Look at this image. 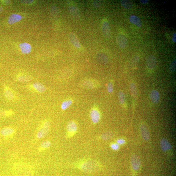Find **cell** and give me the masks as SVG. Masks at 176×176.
Returning a JSON list of instances; mask_svg holds the SVG:
<instances>
[{"mask_svg": "<svg viewBox=\"0 0 176 176\" xmlns=\"http://www.w3.org/2000/svg\"><path fill=\"white\" fill-rule=\"evenodd\" d=\"M67 136L68 137H73L77 131V126L75 121H71L67 124Z\"/></svg>", "mask_w": 176, "mask_h": 176, "instance_id": "obj_6", "label": "cell"}, {"mask_svg": "<svg viewBox=\"0 0 176 176\" xmlns=\"http://www.w3.org/2000/svg\"><path fill=\"white\" fill-rule=\"evenodd\" d=\"M33 1H21L22 3L24 4H30L33 3Z\"/></svg>", "mask_w": 176, "mask_h": 176, "instance_id": "obj_36", "label": "cell"}, {"mask_svg": "<svg viewBox=\"0 0 176 176\" xmlns=\"http://www.w3.org/2000/svg\"><path fill=\"white\" fill-rule=\"evenodd\" d=\"M33 87L38 92L42 93L45 91L46 87L41 83H35L33 84Z\"/></svg>", "mask_w": 176, "mask_h": 176, "instance_id": "obj_22", "label": "cell"}, {"mask_svg": "<svg viewBox=\"0 0 176 176\" xmlns=\"http://www.w3.org/2000/svg\"><path fill=\"white\" fill-rule=\"evenodd\" d=\"M4 95L5 98L9 100H12L15 98V94L9 88L6 87L4 91Z\"/></svg>", "mask_w": 176, "mask_h": 176, "instance_id": "obj_21", "label": "cell"}, {"mask_svg": "<svg viewBox=\"0 0 176 176\" xmlns=\"http://www.w3.org/2000/svg\"><path fill=\"white\" fill-rule=\"evenodd\" d=\"M129 21L131 23L139 27L142 25L141 20L139 18L134 15H131L129 17Z\"/></svg>", "mask_w": 176, "mask_h": 176, "instance_id": "obj_18", "label": "cell"}, {"mask_svg": "<svg viewBox=\"0 0 176 176\" xmlns=\"http://www.w3.org/2000/svg\"><path fill=\"white\" fill-rule=\"evenodd\" d=\"M120 2L122 6L124 8L127 9H131L133 7V4L132 2L130 1L122 0Z\"/></svg>", "mask_w": 176, "mask_h": 176, "instance_id": "obj_25", "label": "cell"}, {"mask_svg": "<svg viewBox=\"0 0 176 176\" xmlns=\"http://www.w3.org/2000/svg\"><path fill=\"white\" fill-rule=\"evenodd\" d=\"M140 3L143 4H147L149 2L148 0H140Z\"/></svg>", "mask_w": 176, "mask_h": 176, "instance_id": "obj_37", "label": "cell"}, {"mask_svg": "<svg viewBox=\"0 0 176 176\" xmlns=\"http://www.w3.org/2000/svg\"><path fill=\"white\" fill-rule=\"evenodd\" d=\"M111 134L109 133H106L101 135V138L104 140H107L110 138L111 136Z\"/></svg>", "mask_w": 176, "mask_h": 176, "instance_id": "obj_32", "label": "cell"}, {"mask_svg": "<svg viewBox=\"0 0 176 176\" xmlns=\"http://www.w3.org/2000/svg\"><path fill=\"white\" fill-rule=\"evenodd\" d=\"M176 59L173 60L169 66V69L171 72H174L175 71L176 68Z\"/></svg>", "mask_w": 176, "mask_h": 176, "instance_id": "obj_31", "label": "cell"}, {"mask_svg": "<svg viewBox=\"0 0 176 176\" xmlns=\"http://www.w3.org/2000/svg\"><path fill=\"white\" fill-rule=\"evenodd\" d=\"M150 97L151 101L154 104L157 103L160 100L159 94L156 90H153L151 92Z\"/></svg>", "mask_w": 176, "mask_h": 176, "instance_id": "obj_16", "label": "cell"}, {"mask_svg": "<svg viewBox=\"0 0 176 176\" xmlns=\"http://www.w3.org/2000/svg\"><path fill=\"white\" fill-rule=\"evenodd\" d=\"M107 89L108 92L109 93H112L114 90L113 83L112 81H110L107 83Z\"/></svg>", "mask_w": 176, "mask_h": 176, "instance_id": "obj_30", "label": "cell"}, {"mask_svg": "<svg viewBox=\"0 0 176 176\" xmlns=\"http://www.w3.org/2000/svg\"><path fill=\"white\" fill-rule=\"evenodd\" d=\"M15 176H33V171L28 165L22 162L16 163L13 167Z\"/></svg>", "mask_w": 176, "mask_h": 176, "instance_id": "obj_1", "label": "cell"}, {"mask_svg": "<svg viewBox=\"0 0 176 176\" xmlns=\"http://www.w3.org/2000/svg\"><path fill=\"white\" fill-rule=\"evenodd\" d=\"M96 58L99 62L103 64H106L108 62L107 56L105 54L99 53L97 54Z\"/></svg>", "mask_w": 176, "mask_h": 176, "instance_id": "obj_20", "label": "cell"}, {"mask_svg": "<svg viewBox=\"0 0 176 176\" xmlns=\"http://www.w3.org/2000/svg\"><path fill=\"white\" fill-rule=\"evenodd\" d=\"M30 78L28 76L25 75L19 76L18 78V80L19 82L22 83H26L30 81Z\"/></svg>", "mask_w": 176, "mask_h": 176, "instance_id": "obj_29", "label": "cell"}, {"mask_svg": "<svg viewBox=\"0 0 176 176\" xmlns=\"http://www.w3.org/2000/svg\"><path fill=\"white\" fill-rule=\"evenodd\" d=\"M81 86L87 89H92L98 88L100 85L98 81L91 79L83 80L80 83Z\"/></svg>", "mask_w": 176, "mask_h": 176, "instance_id": "obj_3", "label": "cell"}, {"mask_svg": "<svg viewBox=\"0 0 176 176\" xmlns=\"http://www.w3.org/2000/svg\"><path fill=\"white\" fill-rule=\"evenodd\" d=\"M93 5L94 7L97 8L100 7L101 5V3L100 1H94Z\"/></svg>", "mask_w": 176, "mask_h": 176, "instance_id": "obj_35", "label": "cell"}, {"mask_svg": "<svg viewBox=\"0 0 176 176\" xmlns=\"http://www.w3.org/2000/svg\"><path fill=\"white\" fill-rule=\"evenodd\" d=\"M140 130L142 136L144 140L148 141L150 139V134L147 126L145 124H143L140 127Z\"/></svg>", "mask_w": 176, "mask_h": 176, "instance_id": "obj_12", "label": "cell"}, {"mask_svg": "<svg viewBox=\"0 0 176 176\" xmlns=\"http://www.w3.org/2000/svg\"><path fill=\"white\" fill-rule=\"evenodd\" d=\"M50 128V124L49 122L48 121H45L37 133V138L42 139L46 137L49 132Z\"/></svg>", "mask_w": 176, "mask_h": 176, "instance_id": "obj_4", "label": "cell"}, {"mask_svg": "<svg viewBox=\"0 0 176 176\" xmlns=\"http://www.w3.org/2000/svg\"><path fill=\"white\" fill-rule=\"evenodd\" d=\"M79 168L83 172L93 173L99 170L100 169V166L96 161L90 159L83 162L79 166Z\"/></svg>", "mask_w": 176, "mask_h": 176, "instance_id": "obj_2", "label": "cell"}, {"mask_svg": "<svg viewBox=\"0 0 176 176\" xmlns=\"http://www.w3.org/2000/svg\"><path fill=\"white\" fill-rule=\"evenodd\" d=\"M90 116L92 122L93 124H97L100 121L101 116L100 112L96 107H94L91 109Z\"/></svg>", "mask_w": 176, "mask_h": 176, "instance_id": "obj_5", "label": "cell"}, {"mask_svg": "<svg viewBox=\"0 0 176 176\" xmlns=\"http://www.w3.org/2000/svg\"><path fill=\"white\" fill-rule=\"evenodd\" d=\"M21 19L22 17L21 15L16 14H13L11 15L9 17L8 22L10 24H13L19 21Z\"/></svg>", "mask_w": 176, "mask_h": 176, "instance_id": "obj_19", "label": "cell"}, {"mask_svg": "<svg viewBox=\"0 0 176 176\" xmlns=\"http://www.w3.org/2000/svg\"><path fill=\"white\" fill-rule=\"evenodd\" d=\"M157 65L156 58L154 56L151 55L148 56L146 60V66L149 69H153L155 68Z\"/></svg>", "mask_w": 176, "mask_h": 176, "instance_id": "obj_9", "label": "cell"}, {"mask_svg": "<svg viewBox=\"0 0 176 176\" xmlns=\"http://www.w3.org/2000/svg\"><path fill=\"white\" fill-rule=\"evenodd\" d=\"M69 12L72 17L76 19H80L81 15L79 10L77 7L71 6L69 8Z\"/></svg>", "mask_w": 176, "mask_h": 176, "instance_id": "obj_13", "label": "cell"}, {"mask_svg": "<svg viewBox=\"0 0 176 176\" xmlns=\"http://www.w3.org/2000/svg\"><path fill=\"white\" fill-rule=\"evenodd\" d=\"M140 58L138 56H135L131 59L128 64V66L130 68H132L133 67L136 66L139 61Z\"/></svg>", "mask_w": 176, "mask_h": 176, "instance_id": "obj_24", "label": "cell"}, {"mask_svg": "<svg viewBox=\"0 0 176 176\" xmlns=\"http://www.w3.org/2000/svg\"><path fill=\"white\" fill-rule=\"evenodd\" d=\"M131 94L133 98L136 97L137 94V89L136 85L134 82H132L130 85Z\"/></svg>", "mask_w": 176, "mask_h": 176, "instance_id": "obj_26", "label": "cell"}, {"mask_svg": "<svg viewBox=\"0 0 176 176\" xmlns=\"http://www.w3.org/2000/svg\"><path fill=\"white\" fill-rule=\"evenodd\" d=\"M118 98L120 104L122 105H124L126 103V97L123 91H120L119 92Z\"/></svg>", "mask_w": 176, "mask_h": 176, "instance_id": "obj_28", "label": "cell"}, {"mask_svg": "<svg viewBox=\"0 0 176 176\" xmlns=\"http://www.w3.org/2000/svg\"><path fill=\"white\" fill-rule=\"evenodd\" d=\"M15 133L14 128L11 127L3 128L0 131V134L1 136L6 138L12 137L14 135Z\"/></svg>", "mask_w": 176, "mask_h": 176, "instance_id": "obj_10", "label": "cell"}, {"mask_svg": "<svg viewBox=\"0 0 176 176\" xmlns=\"http://www.w3.org/2000/svg\"><path fill=\"white\" fill-rule=\"evenodd\" d=\"M51 145V142L48 140L45 141L40 143L39 149L40 151H42L48 148Z\"/></svg>", "mask_w": 176, "mask_h": 176, "instance_id": "obj_23", "label": "cell"}, {"mask_svg": "<svg viewBox=\"0 0 176 176\" xmlns=\"http://www.w3.org/2000/svg\"><path fill=\"white\" fill-rule=\"evenodd\" d=\"M116 40L117 45L121 48H125L127 46V39L126 36L123 34H120L117 35Z\"/></svg>", "mask_w": 176, "mask_h": 176, "instance_id": "obj_11", "label": "cell"}, {"mask_svg": "<svg viewBox=\"0 0 176 176\" xmlns=\"http://www.w3.org/2000/svg\"><path fill=\"white\" fill-rule=\"evenodd\" d=\"M131 164L133 170L138 171L140 168L141 162L139 157L136 155H134L131 158Z\"/></svg>", "mask_w": 176, "mask_h": 176, "instance_id": "obj_8", "label": "cell"}, {"mask_svg": "<svg viewBox=\"0 0 176 176\" xmlns=\"http://www.w3.org/2000/svg\"><path fill=\"white\" fill-rule=\"evenodd\" d=\"M73 103L71 100H67L63 101L61 105V109L63 110H66Z\"/></svg>", "mask_w": 176, "mask_h": 176, "instance_id": "obj_27", "label": "cell"}, {"mask_svg": "<svg viewBox=\"0 0 176 176\" xmlns=\"http://www.w3.org/2000/svg\"><path fill=\"white\" fill-rule=\"evenodd\" d=\"M173 41L175 43H176V33H174L173 34L172 37Z\"/></svg>", "mask_w": 176, "mask_h": 176, "instance_id": "obj_38", "label": "cell"}, {"mask_svg": "<svg viewBox=\"0 0 176 176\" xmlns=\"http://www.w3.org/2000/svg\"><path fill=\"white\" fill-rule=\"evenodd\" d=\"M3 7H2L1 6H0V12H2V11H3Z\"/></svg>", "mask_w": 176, "mask_h": 176, "instance_id": "obj_39", "label": "cell"}, {"mask_svg": "<svg viewBox=\"0 0 176 176\" xmlns=\"http://www.w3.org/2000/svg\"><path fill=\"white\" fill-rule=\"evenodd\" d=\"M160 146L161 150L163 152H167L171 149V146L167 140L162 138L160 141Z\"/></svg>", "mask_w": 176, "mask_h": 176, "instance_id": "obj_14", "label": "cell"}, {"mask_svg": "<svg viewBox=\"0 0 176 176\" xmlns=\"http://www.w3.org/2000/svg\"><path fill=\"white\" fill-rule=\"evenodd\" d=\"M110 148L112 150L116 151L119 150V144L117 143H113L110 145Z\"/></svg>", "mask_w": 176, "mask_h": 176, "instance_id": "obj_33", "label": "cell"}, {"mask_svg": "<svg viewBox=\"0 0 176 176\" xmlns=\"http://www.w3.org/2000/svg\"><path fill=\"white\" fill-rule=\"evenodd\" d=\"M70 41L77 48H80L81 44L77 36L73 33H70L69 35Z\"/></svg>", "mask_w": 176, "mask_h": 176, "instance_id": "obj_15", "label": "cell"}, {"mask_svg": "<svg viewBox=\"0 0 176 176\" xmlns=\"http://www.w3.org/2000/svg\"><path fill=\"white\" fill-rule=\"evenodd\" d=\"M21 52L23 54H28L30 52L31 47L30 44L26 42L19 44Z\"/></svg>", "mask_w": 176, "mask_h": 176, "instance_id": "obj_17", "label": "cell"}, {"mask_svg": "<svg viewBox=\"0 0 176 176\" xmlns=\"http://www.w3.org/2000/svg\"><path fill=\"white\" fill-rule=\"evenodd\" d=\"M101 27L104 36L106 39L109 40L111 37V32L109 22L106 20L104 21Z\"/></svg>", "mask_w": 176, "mask_h": 176, "instance_id": "obj_7", "label": "cell"}, {"mask_svg": "<svg viewBox=\"0 0 176 176\" xmlns=\"http://www.w3.org/2000/svg\"><path fill=\"white\" fill-rule=\"evenodd\" d=\"M116 142L119 145H123L125 143V141L123 139H119L117 140Z\"/></svg>", "mask_w": 176, "mask_h": 176, "instance_id": "obj_34", "label": "cell"}]
</instances>
